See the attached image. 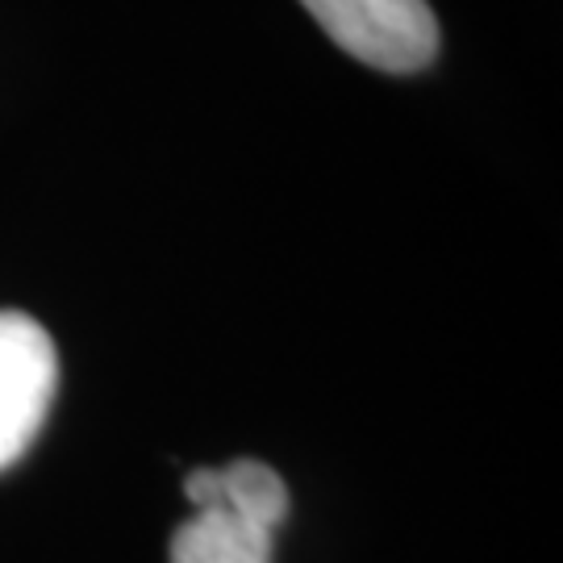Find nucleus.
<instances>
[{
  "mask_svg": "<svg viewBox=\"0 0 563 563\" xmlns=\"http://www.w3.org/2000/svg\"><path fill=\"white\" fill-rule=\"evenodd\" d=\"M346 55L409 76L439 55V21L426 0H301Z\"/></svg>",
  "mask_w": 563,
  "mask_h": 563,
  "instance_id": "1",
  "label": "nucleus"
},
{
  "mask_svg": "<svg viewBox=\"0 0 563 563\" xmlns=\"http://www.w3.org/2000/svg\"><path fill=\"white\" fill-rule=\"evenodd\" d=\"M59 355L30 313L0 309V472L30 451L55 401Z\"/></svg>",
  "mask_w": 563,
  "mask_h": 563,
  "instance_id": "2",
  "label": "nucleus"
},
{
  "mask_svg": "<svg viewBox=\"0 0 563 563\" xmlns=\"http://www.w3.org/2000/svg\"><path fill=\"white\" fill-rule=\"evenodd\" d=\"M272 530L230 505H205L172 534V563H272Z\"/></svg>",
  "mask_w": 563,
  "mask_h": 563,
  "instance_id": "3",
  "label": "nucleus"
},
{
  "mask_svg": "<svg viewBox=\"0 0 563 563\" xmlns=\"http://www.w3.org/2000/svg\"><path fill=\"white\" fill-rule=\"evenodd\" d=\"M218 501L242 514L246 522L272 530V534L288 518V488H284L280 472H272L260 460H234L218 467Z\"/></svg>",
  "mask_w": 563,
  "mask_h": 563,
  "instance_id": "4",
  "label": "nucleus"
}]
</instances>
